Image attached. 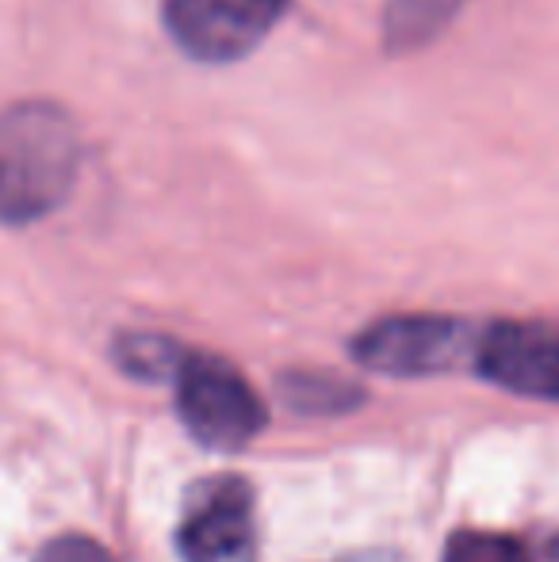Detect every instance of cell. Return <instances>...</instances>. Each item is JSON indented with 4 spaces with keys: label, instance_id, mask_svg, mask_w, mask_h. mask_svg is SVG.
<instances>
[{
    "label": "cell",
    "instance_id": "9c48e42d",
    "mask_svg": "<svg viewBox=\"0 0 559 562\" xmlns=\"http://www.w3.org/2000/svg\"><path fill=\"white\" fill-rule=\"evenodd\" d=\"M445 562H529V548L499 532H456L445 548Z\"/></svg>",
    "mask_w": 559,
    "mask_h": 562
},
{
    "label": "cell",
    "instance_id": "7a4b0ae2",
    "mask_svg": "<svg viewBox=\"0 0 559 562\" xmlns=\"http://www.w3.org/2000/svg\"><path fill=\"white\" fill-rule=\"evenodd\" d=\"M177 409L185 429L215 451L246 448L265 425V406L249 379L226 360L203 352H188L180 363Z\"/></svg>",
    "mask_w": 559,
    "mask_h": 562
},
{
    "label": "cell",
    "instance_id": "52a82bcc",
    "mask_svg": "<svg viewBox=\"0 0 559 562\" xmlns=\"http://www.w3.org/2000/svg\"><path fill=\"white\" fill-rule=\"evenodd\" d=\"M468 0H388L383 8V46L388 54H411L429 46Z\"/></svg>",
    "mask_w": 559,
    "mask_h": 562
},
{
    "label": "cell",
    "instance_id": "5b68a950",
    "mask_svg": "<svg viewBox=\"0 0 559 562\" xmlns=\"http://www.w3.org/2000/svg\"><path fill=\"white\" fill-rule=\"evenodd\" d=\"M177 548L185 562H257L254 502H249L246 482H203L188 497Z\"/></svg>",
    "mask_w": 559,
    "mask_h": 562
},
{
    "label": "cell",
    "instance_id": "30bf717a",
    "mask_svg": "<svg viewBox=\"0 0 559 562\" xmlns=\"http://www.w3.org/2000/svg\"><path fill=\"white\" fill-rule=\"evenodd\" d=\"M35 562H115L112 551L85 536H58L35 555Z\"/></svg>",
    "mask_w": 559,
    "mask_h": 562
},
{
    "label": "cell",
    "instance_id": "3957f363",
    "mask_svg": "<svg viewBox=\"0 0 559 562\" xmlns=\"http://www.w3.org/2000/svg\"><path fill=\"white\" fill-rule=\"evenodd\" d=\"M479 334L471 322L445 314H399L368 326L353 352L365 368L388 375H437L463 363H476Z\"/></svg>",
    "mask_w": 559,
    "mask_h": 562
},
{
    "label": "cell",
    "instance_id": "8fae6325",
    "mask_svg": "<svg viewBox=\"0 0 559 562\" xmlns=\"http://www.w3.org/2000/svg\"><path fill=\"white\" fill-rule=\"evenodd\" d=\"M529 562H559V532L545 536L529 548Z\"/></svg>",
    "mask_w": 559,
    "mask_h": 562
},
{
    "label": "cell",
    "instance_id": "8992f818",
    "mask_svg": "<svg viewBox=\"0 0 559 562\" xmlns=\"http://www.w3.org/2000/svg\"><path fill=\"white\" fill-rule=\"evenodd\" d=\"M476 368L514 394L559 402V326L494 322L479 334Z\"/></svg>",
    "mask_w": 559,
    "mask_h": 562
},
{
    "label": "cell",
    "instance_id": "ba28073f",
    "mask_svg": "<svg viewBox=\"0 0 559 562\" xmlns=\"http://www.w3.org/2000/svg\"><path fill=\"white\" fill-rule=\"evenodd\" d=\"M185 356H188L185 348L161 337H123L120 348H115V360L138 379H165V375L177 379Z\"/></svg>",
    "mask_w": 559,
    "mask_h": 562
},
{
    "label": "cell",
    "instance_id": "277c9868",
    "mask_svg": "<svg viewBox=\"0 0 559 562\" xmlns=\"http://www.w3.org/2000/svg\"><path fill=\"white\" fill-rule=\"evenodd\" d=\"M291 0H161L165 31L195 61H238L277 31Z\"/></svg>",
    "mask_w": 559,
    "mask_h": 562
},
{
    "label": "cell",
    "instance_id": "6da1fadb",
    "mask_svg": "<svg viewBox=\"0 0 559 562\" xmlns=\"http://www.w3.org/2000/svg\"><path fill=\"white\" fill-rule=\"evenodd\" d=\"M81 131L66 108L23 100L0 112V226H27L66 203L81 172Z\"/></svg>",
    "mask_w": 559,
    "mask_h": 562
}]
</instances>
